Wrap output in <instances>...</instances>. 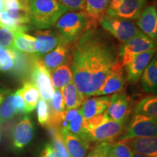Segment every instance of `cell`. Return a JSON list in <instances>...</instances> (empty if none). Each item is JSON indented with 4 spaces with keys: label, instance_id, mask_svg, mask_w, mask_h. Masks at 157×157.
I'll return each mask as SVG.
<instances>
[{
    "label": "cell",
    "instance_id": "6da1fadb",
    "mask_svg": "<svg viewBox=\"0 0 157 157\" xmlns=\"http://www.w3.org/2000/svg\"><path fill=\"white\" fill-rule=\"evenodd\" d=\"M72 44L69 64L74 84L84 97L95 95L119 61L115 44L97 28H90Z\"/></svg>",
    "mask_w": 157,
    "mask_h": 157
},
{
    "label": "cell",
    "instance_id": "7a4b0ae2",
    "mask_svg": "<svg viewBox=\"0 0 157 157\" xmlns=\"http://www.w3.org/2000/svg\"><path fill=\"white\" fill-rule=\"evenodd\" d=\"M127 127L126 122L110 119L105 111L85 120L86 140L90 143H114L121 140Z\"/></svg>",
    "mask_w": 157,
    "mask_h": 157
},
{
    "label": "cell",
    "instance_id": "3957f363",
    "mask_svg": "<svg viewBox=\"0 0 157 157\" xmlns=\"http://www.w3.org/2000/svg\"><path fill=\"white\" fill-rule=\"evenodd\" d=\"M28 2L31 23L40 30L52 28L68 11L58 0H28Z\"/></svg>",
    "mask_w": 157,
    "mask_h": 157
},
{
    "label": "cell",
    "instance_id": "277c9868",
    "mask_svg": "<svg viewBox=\"0 0 157 157\" xmlns=\"http://www.w3.org/2000/svg\"><path fill=\"white\" fill-rule=\"evenodd\" d=\"M56 31L64 42L71 45L90 29L83 12H67L56 23Z\"/></svg>",
    "mask_w": 157,
    "mask_h": 157
},
{
    "label": "cell",
    "instance_id": "5b68a950",
    "mask_svg": "<svg viewBox=\"0 0 157 157\" xmlns=\"http://www.w3.org/2000/svg\"><path fill=\"white\" fill-rule=\"evenodd\" d=\"M99 24L101 25L104 30L122 43L143 33L132 21L106 15L101 20Z\"/></svg>",
    "mask_w": 157,
    "mask_h": 157
},
{
    "label": "cell",
    "instance_id": "8992f818",
    "mask_svg": "<svg viewBox=\"0 0 157 157\" xmlns=\"http://www.w3.org/2000/svg\"><path fill=\"white\" fill-rule=\"evenodd\" d=\"M31 82L36 87L41 98L50 101L55 91L50 72L36 56L31 62Z\"/></svg>",
    "mask_w": 157,
    "mask_h": 157
},
{
    "label": "cell",
    "instance_id": "52a82bcc",
    "mask_svg": "<svg viewBox=\"0 0 157 157\" xmlns=\"http://www.w3.org/2000/svg\"><path fill=\"white\" fill-rule=\"evenodd\" d=\"M153 48H155L154 40L142 33L124 43L118 52L119 63L124 67L138 55Z\"/></svg>",
    "mask_w": 157,
    "mask_h": 157
},
{
    "label": "cell",
    "instance_id": "ba28073f",
    "mask_svg": "<svg viewBox=\"0 0 157 157\" xmlns=\"http://www.w3.org/2000/svg\"><path fill=\"white\" fill-rule=\"evenodd\" d=\"M147 0H111L105 15L134 21L140 16Z\"/></svg>",
    "mask_w": 157,
    "mask_h": 157
},
{
    "label": "cell",
    "instance_id": "9c48e42d",
    "mask_svg": "<svg viewBox=\"0 0 157 157\" xmlns=\"http://www.w3.org/2000/svg\"><path fill=\"white\" fill-rule=\"evenodd\" d=\"M157 122L156 118L134 114L130 122L127 125L121 140L133 137L156 136Z\"/></svg>",
    "mask_w": 157,
    "mask_h": 157
},
{
    "label": "cell",
    "instance_id": "30bf717a",
    "mask_svg": "<svg viewBox=\"0 0 157 157\" xmlns=\"http://www.w3.org/2000/svg\"><path fill=\"white\" fill-rule=\"evenodd\" d=\"M131 100L126 93L121 91L111 95L106 110V116L111 120L126 122L131 113Z\"/></svg>",
    "mask_w": 157,
    "mask_h": 157
},
{
    "label": "cell",
    "instance_id": "8fae6325",
    "mask_svg": "<svg viewBox=\"0 0 157 157\" xmlns=\"http://www.w3.org/2000/svg\"><path fill=\"white\" fill-rule=\"evenodd\" d=\"M25 56L14 48H0V71L21 74L27 68Z\"/></svg>",
    "mask_w": 157,
    "mask_h": 157
},
{
    "label": "cell",
    "instance_id": "7c38bea8",
    "mask_svg": "<svg viewBox=\"0 0 157 157\" xmlns=\"http://www.w3.org/2000/svg\"><path fill=\"white\" fill-rule=\"evenodd\" d=\"M34 135V125L29 116H24L15 124L12 132L13 144L21 149L30 143Z\"/></svg>",
    "mask_w": 157,
    "mask_h": 157
},
{
    "label": "cell",
    "instance_id": "4fadbf2b",
    "mask_svg": "<svg viewBox=\"0 0 157 157\" xmlns=\"http://www.w3.org/2000/svg\"><path fill=\"white\" fill-rule=\"evenodd\" d=\"M119 61L114 65L95 95H106L123 90L125 84L124 71Z\"/></svg>",
    "mask_w": 157,
    "mask_h": 157
},
{
    "label": "cell",
    "instance_id": "5bb4252c",
    "mask_svg": "<svg viewBox=\"0 0 157 157\" xmlns=\"http://www.w3.org/2000/svg\"><path fill=\"white\" fill-rule=\"evenodd\" d=\"M155 51V48L147 50L135 57L132 61L125 66L127 73L126 78L129 83L134 84L139 81L143 71L154 56Z\"/></svg>",
    "mask_w": 157,
    "mask_h": 157
},
{
    "label": "cell",
    "instance_id": "9a60e30c",
    "mask_svg": "<svg viewBox=\"0 0 157 157\" xmlns=\"http://www.w3.org/2000/svg\"><path fill=\"white\" fill-rule=\"evenodd\" d=\"M70 49L71 44L62 41L54 50L39 58L45 67L51 72L63 64L69 63Z\"/></svg>",
    "mask_w": 157,
    "mask_h": 157
},
{
    "label": "cell",
    "instance_id": "2e32d148",
    "mask_svg": "<svg viewBox=\"0 0 157 157\" xmlns=\"http://www.w3.org/2000/svg\"><path fill=\"white\" fill-rule=\"evenodd\" d=\"M35 38L36 39L37 57L50 52L63 41L56 31L52 30H38L35 32Z\"/></svg>",
    "mask_w": 157,
    "mask_h": 157
},
{
    "label": "cell",
    "instance_id": "e0dca14e",
    "mask_svg": "<svg viewBox=\"0 0 157 157\" xmlns=\"http://www.w3.org/2000/svg\"><path fill=\"white\" fill-rule=\"evenodd\" d=\"M137 25L143 34L153 40L157 36V13L154 6H148L137 19Z\"/></svg>",
    "mask_w": 157,
    "mask_h": 157
},
{
    "label": "cell",
    "instance_id": "ac0fdd59",
    "mask_svg": "<svg viewBox=\"0 0 157 157\" xmlns=\"http://www.w3.org/2000/svg\"><path fill=\"white\" fill-rule=\"evenodd\" d=\"M130 147L133 152L147 157H157L156 136L133 137L123 140Z\"/></svg>",
    "mask_w": 157,
    "mask_h": 157
},
{
    "label": "cell",
    "instance_id": "d6986e66",
    "mask_svg": "<svg viewBox=\"0 0 157 157\" xmlns=\"http://www.w3.org/2000/svg\"><path fill=\"white\" fill-rule=\"evenodd\" d=\"M71 157H85L90 149V143L65 129H60Z\"/></svg>",
    "mask_w": 157,
    "mask_h": 157
},
{
    "label": "cell",
    "instance_id": "ffe728a7",
    "mask_svg": "<svg viewBox=\"0 0 157 157\" xmlns=\"http://www.w3.org/2000/svg\"><path fill=\"white\" fill-rule=\"evenodd\" d=\"M86 15L90 28H97L101 20L105 15L111 0H84Z\"/></svg>",
    "mask_w": 157,
    "mask_h": 157
},
{
    "label": "cell",
    "instance_id": "44dd1931",
    "mask_svg": "<svg viewBox=\"0 0 157 157\" xmlns=\"http://www.w3.org/2000/svg\"><path fill=\"white\" fill-rule=\"evenodd\" d=\"M110 99L111 95L95 97L84 100L81 105V109H79L84 119L88 120L95 116L103 113L109 105Z\"/></svg>",
    "mask_w": 157,
    "mask_h": 157
},
{
    "label": "cell",
    "instance_id": "7402d4cb",
    "mask_svg": "<svg viewBox=\"0 0 157 157\" xmlns=\"http://www.w3.org/2000/svg\"><path fill=\"white\" fill-rule=\"evenodd\" d=\"M66 109H78L85 100L84 96L76 89L73 81L60 89Z\"/></svg>",
    "mask_w": 157,
    "mask_h": 157
},
{
    "label": "cell",
    "instance_id": "603a6c76",
    "mask_svg": "<svg viewBox=\"0 0 157 157\" xmlns=\"http://www.w3.org/2000/svg\"><path fill=\"white\" fill-rule=\"evenodd\" d=\"M141 83L146 93L153 95L156 93L157 89V61L156 58L152 59L143 72Z\"/></svg>",
    "mask_w": 157,
    "mask_h": 157
},
{
    "label": "cell",
    "instance_id": "cb8c5ba5",
    "mask_svg": "<svg viewBox=\"0 0 157 157\" xmlns=\"http://www.w3.org/2000/svg\"><path fill=\"white\" fill-rule=\"evenodd\" d=\"M13 48L21 52L29 54L36 53V39L35 36L25 34L24 31L16 32Z\"/></svg>",
    "mask_w": 157,
    "mask_h": 157
},
{
    "label": "cell",
    "instance_id": "d4e9b609",
    "mask_svg": "<svg viewBox=\"0 0 157 157\" xmlns=\"http://www.w3.org/2000/svg\"><path fill=\"white\" fill-rule=\"evenodd\" d=\"M134 114L157 117V98L156 95L145 96L136 103L134 108Z\"/></svg>",
    "mask_w": 157,
    "mask_h": 157
},
{
    "label": "cell",
    "instance_id": "484cf974",
    "mask_svg": "<svg viewBox=\"0 0 157 157\" xmlns=\"http://www.w3.org/2000/svg\"><path fill=\"white\" fill-rule=\"evenodd\" d=\"M18 91L25 102L26 113L32 112L36 107L40 96L36 87L31 82H25Z\"/></svg>",
    "mask_w": 157,
    "mask_h": 157
},
{
    "label": "cell",
    "instance_id": "4316f807",
    "mask_svg": "<svg viewBox=\"0 0 157 157\" xmlns=\"http://www.w3.org/2000/svg\"><path fill=\"white\" fill-rule=\"evenodd\" d=\"M52 84L56 89L60 90L64 86L73 81V74L69 63L58 66L50 72Z\"/></svg>",
    "mask_w": 157,
    "mask_h": 157
},
{
    "label": "cell",
    "instance_id": "83f0119b",
    "mask_svg": "<svg viewBox=\"0 0 157 157\" xmlns=\"http://www.w3.org/2000/svg\"><path fill=\"white\" fill-rule=\"evenodd\" d=\"M17 115L13 103V93H9L0 105V123L7 122Z\"/></svg>",
    "mask_w": 157,
    "mask_h": 157
},
{
    "label": "cell",
    "instance_id": "f1b7e54d",
    "mask_svg": "<svg viewBox=\"0 0 157 157\" xmlns=\"http://www.w3.org/2000/svg\"><path fill=\"white\" fill-rule=\"evenodd\" d=\"M47 128L50 132L51 139H52V143H51L52 146L58 152L61 157H71L60 129L51 128V127H47Z\"/></svg>",
    "mask_w": 157,
    "mask_h": 157
},
{
    "label": "cell",
    "instance_id": "f546056e",
    "mask_svg": "<svg viewBox=\"0 0 157 157\" xmlns=\"http://www.w3.org/2000/svg\"><path fill=\"white\" fill-rule=\"evenodd\" d=\"M66 130L69 131L70 132L76 135V136L79 137L80 138L86 140L85 134V119L82 114L81 111L78 113V115L71 120L65 128ZM87 141V140H86ZM89 143V142H88ZM91 144V143H90Z\"/></svg>",
    "mask_w": 157,
    "mask_h": 157
},
{
    "label": "cell",
    "instance_id": "4dcf8cb0",
    "mask_svg": "<svg viewBox=\"0 0 157 157\" xmlns=\"http://www.w3.org/2000/svg\"><path fill=\"white\" fill-rule=\"evenodd\" d=\"M37 118L39 123L42 127H48L50 119V109L48 101L39 98L36 104Z\"/></svg>",
    "mask_w": 157,
    "mask_h": 157
},
{
    "label": "cell",
    "instance_id": "1f68e13d",
    "mask_svg": "<svg viewBox=\"0 0 157 157\" xmlns=\"http://www.w3.org/2000/svg\"><path fill=\"white\" fill-rule=\"evenodd\" d=\"M111 154L113 157H132L133 151L124 141L120 140L113 144Z\"/></svg>",
    "mask_w": 157,
    "mask_h": 157
},
{
    "label": "cell",
    "instance_id": "d6a6232c",
    "mask_svg": "<svg viewBox=\"0 0 157 157\" xmlns=\"http://www.w3.org/2000/svg\"><path fill=\"white\" fill-rule=\"evenodd\" d=\"M0 26L11 29L13 31H25L28 30V26H21L19 25L12 17L10 16L6 10L0 12Z\"/></svg>",
    "mask_w": 157,
    "mask_h": 157
},
{
    "label": "cell",
    "instance_id": "836d02e7",
    "mask_svg": "<svg viewBox=\"0 0 157 157\" xmlns=\"http://www.w3.org/2000/svg\"><path fill=\"white\" fill-rule=\"evenodd\" d=\"M113 143H98L86 157H109Z\"/></svg>",
    "mask_w": 157,
    "mask_h": 157
},
{
    "label": "cell",
    "instance_id": "e575fe53",
    "mask_svg": "<svg viewBox=\"0 0 157 157\" xmlns=\"http://www.w3.org/2000/svg\"><path fill=\"white\" fill-rule=\"evenodd\" d=\"M16 32L17 31L0 26V48H13V42Z\"/></svg>",
    "mask_w": 157,
    "mask_h": 157
},
{
    "label": "cell",
    "instance_id": "d590c367",
    "mask_svg": "<svg viewBox=\"0 0 157 157\" xmlns=\"http://www.w3.org/2000/svg\"><path fill=\"white\" fill-rule=\"evenodd\" d=\"M63 6L68 10L74 12H84L85 9V1L84 0H58Z\"/></svg>",
    "mask_w": 157,
    "mask_h": 157
},
{
    "label": "cell",
    "instance_id": "8d00e7d4",
    "mask_svg": "<svg viewBox=\"0 0 157 157\" xmlns=\"http://www.w3.org/2000/svg\"><path fill=\"white\" fill-rule=\"evenodd\" d=\"M13 103H14L17 114H20V113H26L25 102L23 101L21 93H19L18 90H17L15 93H13Z\"/></svg>",
    "mask_w": 157,
    "mask_h": 157
},
{
    "label": "cell",
    "instance_id": "74e56055",
    "mask_svg": "<svg viewBox=\"0 0 157 157\" xmlns=\"http://www.w3.org/2000/svg\"><path fill=\"white\" fill-rule=\"evenodd\" d=\"M79 111L80 110L78 109L65 110L63 112V123L61 129H63L67 126L68 124L71 120H73L74 118L78 115Z\"/></svg>",
    "mask_w": 157,
    "mask_h": 157
},
{
    "label": "cell",
    "instance_id": "f35d334b",
    "mask_svg": "<svg viewBox=\"0 0 157 157\" xmlns=\"http://www.w3.org/2000/svg\"><path fill=\"white\" fill-rule=\"evenodd\" d=\"M40 157H61L58 152L52 146L51 144H48L43 148Z\"/></svg>",
    "mask_w": 157,
    "mask_h": 157
},
{
    "label": "cell",
    "instance_id": "ab89813d",
    "mask_svg": "<svg viewBox=\"0 0 157 157\" xmlns=\"http://www.w3.org/2000/svg\"><path fill=\"white\" fill-rule=\"evenodd\" d=\"M8 90H7L5 88L1 87L0 86V105H1L2 103L5 98L7 97V95H8Z\"/></svg>",
    "mask_w": 157,
    "mask_h": 157
},
{
    "label": "cell",
    "instance_id": "60d3db41",
    "mask_svg": "<svg viewBox=\"0 0 157 157\" xmlns=\"http://www.w3.org/2000/svg\"><path fill=\"white\" fill-rule=\"evenodd\" d=\"M132 157H147V156H143V155H141V154H137V153L133 152Z\"/></svg>",
    "mask_w": 157,
    "mask_h": 157
},
{
    "label": "cell",
    "instance_id": "b9f144b4",
    "mask_svg": "<svg viewBox=\"0 0 157 157\" xmlns=\"http://www.w3.org/2000/svg\"><path fill=\"white\" fill-rule=\"evenodd\" d=\"M4 2L2 0H0V12L4 10Z\"/></svg>",
    "mask_w": 157,
    "mask_h": 157
},
{
    "label": "cell",
    "instance_id": "7bdbcfd3",
    "mask_svg": "<svg viewBox=\"0 0 157 157\" xmlns=\"http://www.w3.org/2000/svg\"><path fill=\"white\" fill-rule=\"evenodd\" d=\"M109 157H113V156H112V155L111 154V153H110V155H109Z\"/></svg>",
    "mask_w": 157,
    "mask_h": 157
},
{
    "label": "cell",
    "instance_id": "ee69618b",
    "mask_svg": "<svg viewBox=\"0 0 157 157\" xmlns=\"http://www.w3.org/2000/svg\"><path fill=\"white\" fill-rule=\"evenodd\" d=\"M3 2H7V1H9V0H2Z\"/></svg>",
    "mask_w": 157,
    "mask_h": 157
},
{
    "label": "cell",
    "instance_id": "f6af8a7d",
    "mask_svg": "<svg viewBox=\"0 0 157 157\" xmlns=\"http://www.w3.org/2000/svg\"><path fill=\"white\" fill-rule=\"evenodd\" d=\"M0 140H1V135H0Z\"/></svg>",
    "mask_w": 157,
    "mask_h": 157
}]
</instances>
